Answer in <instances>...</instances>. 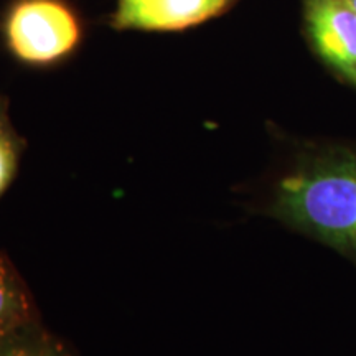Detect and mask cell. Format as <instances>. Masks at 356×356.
<instances>
[{
	"label": "cell",
	"instance_id": "cell-7",
	"mask_svg": "<svg viewBox=\"0 0 356 356\" xmlns=\"http://www.w3.org/2000/svg\"><path fill=\"white\" fill-rule=\"evenodd\" d=\"M25 149L26 140L12 122L10 99L0 95V198L17 178Z\"/></svg>",
	"mask_w": 356,
	"mask_h": 356
},
{
	"label": "cell",
	"instance_id": "cell-3",
	"mask_svg": "<svg viewBox=\"0 0 356 356\" xmlns=\"http://www.w3.org/2000/svg\"><path fill=\"white\" fill-rule=\"evenodd\" d=\"M304 12L317 55L356 84V12L345 0H305Z\"/></svg>",
	"mask_w": 356,
	"mask_h": 356
},
{
	"label": "cell",
	"instance_id": "cell-8",
	"mask_svg": "<svg viewBox=\"0 0 356 356\" xmlns=\"http://www.w3.org/2000/svg\"><path fill=\"white\" fill-rule=\"evenodd\" d=\"M345 2L348 3V6H350L351 8H353V10L356 12V0H345Z\"/></svg>",
	"mask_w": 356,
	"mask_h": 356
},
{
	"label": "cell",
	"instance_id": "cell-4",
	"mask_svg": "<svg viewBox=\"0 0 356 356\" xmlns=\"http://www.w3.org/2000/svg\"><path fill=\"white\" fill-rule=\"evenodd\" d=\"M234 0H118L115 30L180 32L221 15Z\"/></svg>",
	"mask_w": 356,
	"mask_h": 356
},
{
	"label": "cell",
	"instance_id": "cell-5",
	"mask_svg": "<svg viewBox=\"0 0 356 356\" xmlns=\"http://www.w3.org/2000/svg\"><path fill=\"white\" fill-rule=\"evenodd\" d=\"M37 317L32 292L12 261L0 252V335Z\"/></svg>",
	"mask_w": 356,
	"mask_h": 356
},
{
	"label": "cell",
	"instance_id": "cell-6",
	"mask_svg": "<svg viewBox=\"0 0 356 356\" xmlns=\"http://www.w3.org/2000/svg\"><path fill=\"white\" fill-rule=\"evenodd\" d=\"M0 356H76V353L37 317L0 335Z\"/></svg>",
	"mask_w": 356,
	"mask_h": 356
},
{
	"label": "cell",
	"instance_id": "cell-1",
	"mask_svg": "<svg viewBox=\"0 0 356 356\" xmlns=\"http://www.w3.org/2000/svg\"><path fill=\"white\" fill-rule=\"evenodd\" d=\"M269 213L356 257V157L299 163L275 181Z\"/></svg>",
	"mask_w": 356,
	"mask_h": 356
},
{
	"label": "cell",
	"instance_id": "cell-2",
	"mask_svg": "<svg viewBox=\"0 0 356 356\" xmlns=\"http://www.w3.org/2000/svg\"><path fill=\"white\" fill-rule=\"evenodd\" d=\"M0 32L8 53L35 68L60 63L83 37L81 22L65 0H13Z\"/></svg>",
	"mask_w": 356,
	"mask_h": 356
}]
</instances>
